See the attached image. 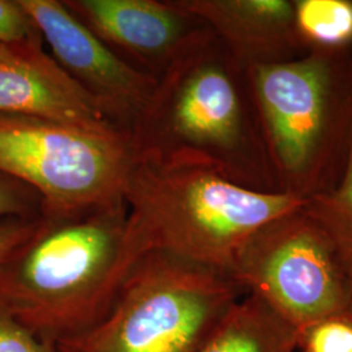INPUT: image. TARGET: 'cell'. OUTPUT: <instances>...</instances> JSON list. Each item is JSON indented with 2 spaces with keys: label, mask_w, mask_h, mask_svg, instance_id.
Segmentation results:
<instances>
[{
  "label": "cell",
  "mask_w": 352,
  "mask_h": 352,
  "mask_svg": "<svg viewBox=\"0 0 352 352\" xmlns=\"http://www.w3.org/2000/svg\"><path fill=\"white\" fill-rule=\"evenodd\" d=\"M129 138L140 160L204 168L245 188L278 192L248 68L209 28L157 78Z\"/></svg>",
  "instance_id": "6da1fadb"
},
{
  "label": "cell",
  "mask_w": 352,
  "mask_h": 352,
  "mask_svg": "<svg viewBox=\"0 0 352 352\" xmlns=\"http://www.w3.org/2000/svg\"><path fill=\"white\" fill-rule=\"evenodd\" d=\"M140 254L124 197L42 213L0 263V309L50 344L75 338L109 312Z\"/></svg>",
  "instance_id": "7a4b0ae2"
},
{
  "label": "cell",
  "mask_w": 352,
  "mask_h": 352,
  "mask_svg": "<svg viewBox=\"0 0 352 352\" xmlns=\"http://www.w3.org/2000/svg\"><path fill=\"white\" fill-rule=\"evenodd\" d=\"M248 76L278 192L302 200L336 188L352 146V58L311 50Z\"/></svg>",
  "instance_id": "3957f363"
},
{
  "label": "cell",
  "mask_w": 352,
  "mask_h": 352,
  "mask_svg": "<svg viewBox=\"0 0 352 352\" xmlns=\"http://www.w3.org/2000/svg\"><path fill=\"white\" fill-rule=\"evenodd\" d=\"M123 197L140 254L166 252L230 276L256 231L307 202L289 193L245 188L204 168L136 157Z\"/></svg>",
  "instance_id": "277c9868"
},
{
  "label": "cell",
  "mask_w": 352,
  "mask_h": 352,
  "mask_svg": "<svg viewBox=\"0 0 352 352\" xmlns=\"http://www.w3.org/2000/svg\"><path fill=\"white\" fill-rule=\"evenodd\" d=\"M230 274L161 251L131 266L96 327L56 352H197L245 295Z\"/></svg>",
  "instance_id": "5b68a950"
},
{
  "label": "cell",
  "mask_w": 352,
  "mask_h": 352,
  "mask_svg": "<svg viewBox=\"0 0 352 352\" xmlns=\"http://www.w3.org/2000/svg\"><path fill=\"white\" fill-rule=\"evenodd\" d=\"M133 162L124 132L0 115V173L34 189L42 213H69L122 199Z\"/></svg>",
  "instance_id": "8992f818"
},
{
  "label": "cell",
  "mask_w": 352,
  "mask_h": 352,
  "mask_svg": "<svg viewBox=\"0 0 352 352\" xmlns=\"http://www.w3.org/2000/svg\"><path fill=\"white\" fill-rule=\"evenodd\" d=\"M231 277L298 331L352 314L350 257L305 204L256 231L238 253Z\"/></svg>",
  "instance_id": "52a82bcc"
},
{
  "label": "cell",
  "mask_w": 352,
  "mask_h": 352,
  "mask_svg": "<svg viewBox=\"0 0 352 352\" xmlns=\"http://www.w3.org/2000/svg\"><path fill=\"white\" fill-rule=\"evenodd\" d=\"M58 65L129 135L157 80L128 63L77 20L63 0H21Z\"/></svg>",
  "instance_id": "ba28073f"
},
{
  "label": "cell",
  "mask_w": 352,
  "mask_h": 352,
  "mask_svg": "<svg viewBox=\"0 0 352 352\" xmlns=\"http://www.w3.org/2000/svg\"><path fill=\"white\" fill-rule=\"evenodd\" d=\"M128 63L155 80L208 26L180 0H63Z\"/></svg>",
  "instance_id": "9c48e42d"
},
{
  "label": "cell",
  "mask_w": 352,
  "mask_h": 352,
  "mask_svg": "<svg viewBox=\"0 0 352 352\" xmlns=\"http://www.w3.org/2000/svg\"><path fill=\"white\" fill-rule=\"evenodd\" d=\"M0 115L124 132L64 72L43 43L0 46Z\"/></svg>",
  "instance_id": "30bf717a"
},
{
  "label": "cell",
  "mask_w": 352,
  "mask_h": 352,
  "mask_svg": "<svg viewBox=\"0 0 352 352\" xmlns=\"http://www.w3.org/2000/svg\"><path fill=\"white\" fill-rule=\"evenodd\" d=\"M247 67L286 63L307 54L294 0H180Z\"/></svg>",
  "instance_id": "8fae6325"
},
{
  "label": "cell",
  "mask_w": 352,
  "mask_h": 352,
  "mask_svg": "<svg viewBox=\"0 0 352 352\" xmlns=\"http://www.w3.org/2000/svg\"><path fill=\"white\" fill-rule=\"evenodd\" d=\"M298 330L267 302L245 294L197 352H295Z\"/></svg>",
  "instance_id": "7c38bea8"
},
{
  "label": "cell",
  "mask_w": 352,
  "mask_h": 352,
  "mask_svg": "<svg viewBox=\"0 0 352 352\" xmlns=\"http://www.w3.org/2000/svg\"><path fill=\"white\" fill-rule=\"evenodd\" d=\"M295 20L307 50H349L352 0H294Z\"/></svg>",
  "instance_id": "4fadbf2b"
},
{
  "label": "cell",
  "mask_w": 352,
  "mask_h": 352,
  "mask_svg": "<svg viewBox=\"0 0 352 352\" xmlns=\"http://www.w3.org/2000/svg\"><path fill=\"white\" fill-rule=\"evenodd\" d=\"M305 209L352 257V146L337 187L305 202Z\"/></svg>",
  "instance_id": "5bb4252c"
},
{
  "label": "cell",
  "mask_w": 352,
  "mask_h": 352,
  "mask_svg": "<svg viewBox=\"0 0 352 352\" xmlns=\"http://www.w3.org/2000/svg\"><path fill=\"white\" fill-rule=\"evenodd\" d=\"M300 352H352V314L320 320L298 331Z\"/></svg>",
  "instance_id": "9a60e30c"
},
{
  "label": "cell",
  "mask_w": 352,
  "mask_h": 352,
  "mask_svg": "<svg viewBox=\"0 0 352 352\" xmlns=\"http://www.w3.org/2000/svg\"><path fill=\"white\" fill-rule=\"evenodd\" d=\"M43 43L21 0H0V46Z\"/></svg>",
  "instance_id": "2e32d148"
},
{
  "label": "cell",
  "mask_w": 352,
  "mask_h": 352,
  "mask_svg": "<svg viewBox=\"0 0 352 352\" xmlns=\"http://www.w3.org/2000/svg\"><path fill=\"white\" fill-rule=\"evenodd\" d=\"M42 206V199L34 189L0 173V223L12 218L39 217Z\"/></svg>",
  "instance_id": "e0dca14e"
},
{
  "label": "cell",
  "mask_w": 352,
  "mask_h": 352,
  "mask_svg": "<svg viewBox=\"0 0 352 352\" xmlns=\"http://www.w3.org/2000/svg\"><path fill=\"white\" fill-rule=\"evenodd\" d=\"M0 352H56V349L0 309Z\"/></svg>",
  "instance_id": "ac0fdd59"
},
{
  "label": "cell",
  "mask_w": 352,
  "mask_h": 352,
  "mask_svg": "<svg viewBox=\"0 0 352 352\" xmlns=\"http://www.w3.org/2000/svg\"><path fill=\"white\" fill-rule=\"evenodd\" d=\"M39 217L12 218L0 223V263L33 232Z\"/></svg>",
  "instance_id": "d6986e66"
},
{
  "label": "cell",
  "mask_w": 352,
  "mask_h": 352,
  "mask_svg": "<svg viewBox=\"0 0 352 352\" xmlns=\"http://www.w3.org/2000/svg\"><path fill=\"white\" fill-rule=\"evenodd\" d=\"M347 51V52H349V54H350V56H351L352 58V45L351 46H350V47H349V50H346Z\"/></svg>",
  "instance_id": "ffe728a7"
},
{
  "label": "cell",
  "mask_w": 352,
  "mask_h": 352,
  "mask_svg": "<svg viewBox=\"0 0 352 352\" xmlns=\"http://www.w3.org/2000/svg\"><path fill=\"white\" fill-rule=\"evenodd\" d=\"M350 257V256H349ZM350 270H351V278H352V257H350Z\"/></svg>",
  "instance_id": "44dd1931"
}]
</instances>
